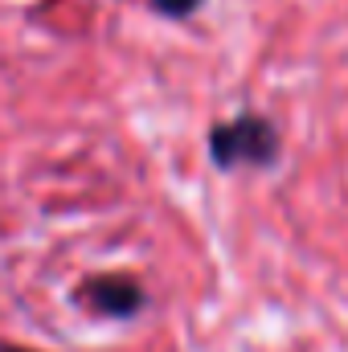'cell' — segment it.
I'll list each match as a JSON object with an SVG mask.
<instances>
[{"mask_svg": "<svg viewBox=\"0 0 348 352\" xmlns=\"http://www.w3.org/2000/svg\"><path fill=\"white\" fill-rule=\"evenodd\" d=\"M209 156L217 168H266L279 156V131L266 115H234L209 131Z\"/></svg>", "mask_w": 348, "mask_h": 352, "instance_id": "cell-1", "label": "cell"}, {"mask_svg": "<svg viewBox=\"0 0 348 352\" xmlns=\"http://www.w3.org/2000/svg\"><path fill=\"white\" fill-rule=\"evenodd\" d=\"M78 299L87 303L90 311L107 316V320H131V316L144 311V303H148L144 287H140L131 274H94V278L83 283Z\"/></svg>", "mask_w": 348, "mask_h": 352, "instance_id": "cell-2", "label": "cell"}, {"mask_svg": "<svg viewBox=\"0 0 348 352\" xmlns=\"http://www.w3.org/2000/svg\"><path fill=\"white\" fill-rule=\"evenodd\" d=\"M152 8L164 12V16H173V21H184V16H193L201 8V0H152Z\"/></svg>", "mask_w": 348, "mask_h": 352, "instance_id": "cell-3", "label": "cell"}, {"mask_svg": "<svg viewBox=\"0 0 348 352\" xmlns=\"http://www.w3.org/2000/svg\"><path fill=\"white\" fill-rule=\"evenodd\" d=\"M0 352H33V349H17V344H4Z\"/></svg>", "mask_w": 348, "mask_h": 352, "instance_id": "cell-4", "label": "cell"}]
</instances>
